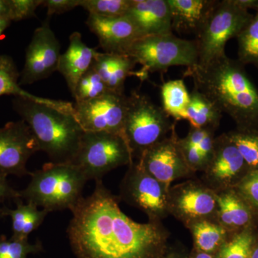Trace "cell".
<instances>
[{
	"label": "cell",
	"instance_id": "1",
	"mask_svg": "<svg viewBox=\"0 0 258 258\" xmlns=\"http://www.w3.org/2000/svg\"><path fill=\"white\" fill-rule=\"evenodd\" d=\"M102 180L72 210L70 242L79 258H164L169 232L161 222L138 223L118 206Z\"/></svg>",
	"mask_w": 258,
	"mask_h": 258
},
{
	"label": "cell",
	"instance_id": "2",
	"mask_svg": "<svg viewBox=\"0 0 258 258\" xmlns=\"http://www.w3.org/2000/svg\"><path fill=\"white\" fill-rule=\"evenodd\" d=\"M195 88L235 122L237 128L258 129V89L244 66L227 55L187 68Z\"/></svg>",
	"mask_w": 258,
	"mask_h": 258
},
{
	"label": "cell",
	"instance_id": "3",
	"mask_svg": "<svg viewBox=\"0 0 258 258\" xmlns=\"http://www.w3.org/2000/svg\"><path fill=\"white\" fill-rule=\"evenodd\" d=\"M13 103L15 111L31 129L40 151L46 153L50 162L71 164L85 132L74 113L22 97H15Z\"/></svg>",
	"mask_w": 258,
	"mask_h": 258
},
{
	"label": "cell",
	"instance_id": "4",
	"mask_svg": "<svg viewBox=\"0 0 258 258\" xmlns=\"http://www.w3.org/2000/svg\"><path fill=\"white\" fill-rule=\"evenodd\" d=\"M31 181L19 191L22 200L48 212L72 210L83 198L88 180L72 164L49 162L40 170L30 173Z\"/></svg>",
	"mask_w": 258,
	"mask_h": 258
},
{
	"label": "cell",
	"instance_id": "5",
	"mask_svg": "<svg viewBox=\"0 0 258 258\" xmlns=\"http://www.w3.org/2000/svg\"><path fill=\"white\" fill-rule=\"evenodd\" d=\"M125 55L142 64L137 78L144 81L149 73L165 72L173 66L193 67L198 64V49L195 40L179 38L173 32L139 38Z\"/></svg>",
	"mask_w": 258,
	"mask_h": 258
},
{
	"label": "cell",
	"instance_id": "6",
	"mask_svg": "<svg viewBox=\"0 0 258 258\" xmlns=\"http://www.w3.org/2000/svg\"><path fill=\"white\" fill-rule=\"evenodd\" d=\"M162 107L137 91L127 96L123 136L133 155H138L167 137L175 126Z\"/></svg>",
	"mask_w": 258,
	"mask_h": 258
},
{
	"label": "cell",
	"instance_id": "7",
	"mask_svg": "<svg viewBox=\"0 0 258 258\" xmlns=\"http://www.w3.org/2000/svg\"><path fill=\"white\" fill-rule=\"evenodd\" d=\"M134 155L122 136L106 132H85L79 150L71 164L86 179L102 180L108 172L130 165Z\"/></svg>",
	"mask_w": 258,
	"mask_h": 258
},
{
	"label": "cell",
	"instance_id": "8",
	"mask_svg": "<svg viewBox=\"0 0 258 258\" xmlns=\"http://www.w3.org/2000/svg\"><path fill=\"white\" fill-rule=\"evenodd\" d=\"M233 0H219L202 31L196 36L199 64H206L225 55L227 42L238 36L253 18Z\"/></svg>",
	"mask_w": 258,
	"mask_h": 258
},
{
	"label": "cell",
	"instance_id": "9",
	"mask_svg": "<svg viewBox=\"0 0 258 258\" xmlns=\"http://www.w3.org/2000/svg\"><path fill=\"white\" fill-rule=\"evenodd\" d=\"M169 190L137 161L128 166L120 183L118 198L144 212L149 221L161 222L169 215Z\"/></svg>",
	"mask_w": 258,
	"mask_h": 258
},
{
	"label": "cell",
	"instance_id": "10",
	"mask_svg": "<svg viewBox=\"0 0 258 258\" xmlns=\"http://www.w3.org/2000/svg\"><path fill=\"white\" fill-rule=\"evenodd\" d=\"M168 204L169 215L186 227L202 220L217 221V192L203 181L190 179L171 186Z\"/></svg>",
	"mask_w": 258,
	"mask_h": 258
},
{
	"label": "cell",
	"instance_id": "11",
	"mask_svg": "<svg viewBox=\"0 0 258 258\" xmlns=\"http://www.w3.org/2000/svg\"><path fill=\"white\" fill-rule=\"evenodd\" d=\"M126 103L125 94L108 91L94 99L75 103L74 115L84 132H106L124 138Z\"/></svg>",
	"mask_w": 258,
	"mask_h": 258
},
{
	"label": "cell",
	"instance_id": "12",
	"mask_svg": "<svg viewBox=\"0 0 258 258\" xmlns=\"http://www.w3.org/2000/svg\"><path fill=\"white\" fill-rule=\"evenodd\" d=\"M39 151L31 129L23 120L8 122L0 128V176L30 175L27 162Z\"/></svg>",
	"mask_w": 258,
	"mask_h": 258
},
{
	"label": "cell",
	"instance_id": "13",
	"mask_svg": "<svg viewBox=\"0 0 258 258\" xmlns=\"http://www.w3.org/2000/svg\"><path fill=\"white\" fill-rule=\"evenodd\" d=\"M249 171L243 158L227 134L215 139L211 159L203 171V181L216 192L235 188Z\"/></svg>",
	"mask_w": 258,
	"mask_h": 258
},
{
	"label": "cell",
	"instance_id": "14",
	"mask_svg": "<svg viewBox=\"0 0 258 258\" xmlns=\"http://www.w3.org/2000/svg\"><path fill=\"white\" fill-rule=\"evenodd\" d=\"M49 19L34 32L25 55L19 84L30 85L47 79L58 69L60 42L50 28Z\"/></svg>",
	"mask_w": 258,
	"mask_h": 258
},
{
	"label": "cell",
	"instance_id": "15",
	"mask_svg": "<svg viewBox=\"0 0 258 258\" xmlns=\"http://www.w3.org/2000/svg\"><path fill=\"white\" fill-rule=\"evenodd\" d=\"M179 138L175 125L169 137L148 149L139 157V164L144 169L169 189L175 180L195 174L181 154L178 144Z\"/></svg>",
	"mask_w": 258,
	"mask_h": 258
},
{
	"label": "cell",
	"instance_id": "16",
	"mask_svg": "<svg viewBox=\"0 0 258 258\" xmlns=\"http://www.w3.org/2000/svg\"><path fill=\"white\" fill-rule=\"evenodd\" d=\"M86 23L98 37L100 45L107 53L125 55L132 44L142 38L127 16L108 18L89 15Z\"/></svg>",
	"mask_w": 258,
	"mask_h": 258
},
{
	"label": "cell",
	"instance_id": "17",
	"mask_svg": "<svg viewBox=\"0 0 258 258\" xmlns=\"http://www.w3.org/2000/svg\"><path fill=\"white\" fill-rule=\"evenodd\" d=\"M125 16L133 22L142 37L172 32L167 0H132Z\"/></svg>",
	"mask_w": 258,
	"mask_h": 258
},
{
	"label": "cell",
	"instance_id": "18",
	"mask_svg": "<svg viewBox=\"0 0 258 258\" xmlns=\"http://www.w3.org/2000/svg\"><path fill=\"white\" fill-rule=\"evenodd\" d=\"M217 222L231 235L252 226H257L258 212L235 188L217 192Z\"/></svg>",
	"mask_w": 258,
	"mask_h": 258
},
{
	"label": "cell",
	"instance_id": "19",
	"mask_svg": "<svg viewBox=\"0 0 258 258\" xmlns=\"http://www.w3.org/2000/svg\"><path fill=\"white\" fill-rule=\"evenodd\" d=\"M219 0H167L172 30L198 35L213 13Z\"/></svg>",
	"mask_w": 258,
	"mask_h": 258
},
{
	"label": "cell",
	"instance_id": "20",
	"mask_svg": "<svg viewBox=\"0 0 258 258\" xmlns=\"http://www.w3.org/2000/svg\"><path fill=\"white\" fill-rule=\"evenodd\" d=\"M96 52L84 43L80 32L71 34L69 47L61 54L57 71L63 76L72 94L79 80L92 66Z\"/></svg>",
	"mask_w": 258,
	"mask_h": 258
},
{
	"label": "cell",
	"instance_id": "21",
	"mask_svg": "<svg viewBox=\"0 0 258 258\" xmlns=\"http://www.w3.org/2000/svg\"><path fill=\"white\" fill-rule=\"evenodd\" d=\"M136 64L135 61L128 55L96 51L92 67L110 91L124 94L125 80L129 76H138V73L133 71Z\"/></svg>",
	"mask_w": 258,
	"mask_h": 258
},
{
	"label": "cell",
	"instance_id": "22",
	"mask_svg": "<svg viewBox=\"0 0 258 258\" xmlns=\"http://www.w3.org/2000/svg\"><path fill=\"white\" fill-rule=\"evenodd\" d=\"M20 76L13 58L8 55H0V96L13 95L15 97L28 98L62 111L74 113V105L69 102L44 98L24 91L18 83Z\"/></svg>",
	"mask_w": 258,
	"mask_h": 258
},
{
	"label": "cell",
	"instance_id": "23",
	"mask_svg": "<svg viewBox=\"0 0 258 258\" xmlns=\"http://www.w3.org/2000/svg\"><path fill=\"white\" fill-rule=\"evenodd\" d=\"M15 202L17 204L15 210L6 209V216L12 218L13 234L11 238L28 240L29 235L42 225L49 212L42 209L39 210L33 204H24L21 198L16 199Z\"/></svg>",
	"mask_w": 258,
	"mask_h": 258
},
{
	"label": "cell",
	"instance_id": "24",
	"mask_svg": "<svg viewBox=\"0 0 258 258\" xmlns=\"http://www.w3.org/2000/svg\"><path fill=\"white\" fill-rule=\"evenodd\" d=\"M195 249L215 255L231 235L216 220H205L188 226Z\"/></svg>",
	"mask_w": 258,
	"mask_h": 258
},
{
	"label": "cell",
	"instance_id": "25",
	"mask_svg": "<svg viewBox=\"0 0 258 258\" xmlns=\"http://www.w3.org/2000/svg\"><path fill=\"white\" fill-rule=\"evenodd\" d=\"M222 117V111L205 95L194 88L190 93V103L186 120L191 127L216 131Z\"/></svg>",
	"mask_w": 258,
	"mask_h": 258
},
{
	"label": "cell",
	"instance_id": "26",
	"mask_svg": "<svg viewBox=\"0 0 258 258\" xmlns=\"http://www.w3.org/2000/svg\"><path fill=\"white\" fill-rule=\"evenodd\" d=\"M162 108L175 121L186 120L190 103V93L182 79L164 83L161 87Z\"/></svg>",
	"mask_w": 258,
	"mask_h": 258
},
{
	"label": "cell",
	"instance_id": "27",
	"mask_svg": "<svg viewBox=\"0 0 258 258\" xmlns=\"http://www.w3.org/2000/svg\"><path fill=\"white\" fill-rule=\"evenodd\" d=\"M227 134L238 149L249 171H258V129L236 128Z\"/></svg>",
	"mask_w": 258,
	"mask_h": 258
},
{
	"label": "cell",
	"instance_id": "28",
	"mask_svg": "<svg viewBox=\"0 0 258 258\" xmlns=\"http://www.w3.org/2000/svg\"><path fill=\"white\" fill-rule=\"evenodd\" d=\"M257 226H252L231 236L215 258H247L257 240Z\"/></svg>",
	"mask_w": 258,
	"mask_h": 258
},
{
	"label": "cell",
	"instance_id": "29",
	"mask_svg": "<svg viewBox=\"0 0 258 258\" xmlns=\"http://www.w3.org/2000/svg\"><path fill=\"white\" fill-rule=\"evenodd\" d=\"M238 43V60L241 63L253 64L258 69V12L236 37Z\"/></svg>",
	"mask_w": 258,
	"mask_h": 258
},
{
	"label": "cell",
	"instance_id": "30",
	"mask_svg": "<svg viewBox=\"0 0 258 258\" xmlns=\"http://www.w3.org/2000/svg\"><path fill=\"white\" fill-rule=\"evenodd\" d=\"M108 91H110L101 76L91 66V69L79 80L73 93V96L76 100V103H78L94 99L103 96Z\"/></svg>",
	"mask_w": 258,
	"mask_h": 258
},
{
	"label": "cell",
	"instance_id": "31",
	"mask_svg": "<svg viewBox=\"0 0 258 258\" xmlns=\"http://www.w3.org/2000/svg\"><path fill=\"white\" fill-rule=\"evenodd\" d=\"M132 0H81L80 7L89 15L101 18H120L125 16Z\"/></svg>",
	"mask_w": 258,
	"mask_h": 258
},
{
	"label": "cell",
	"instance_id": "32",
	"mask_svg": "<svg viewBox=\"0 0 258 258\" xmlns=\"http://www.w3.org/2000/svg\"><path fill=\"white\" fill-rule=\"evenodd\" d=\"M42 244L29 243L28 240H8L5 235L0 237V258H27L28 254L41 250Z\"/></svg>",
	"mask_w": 258,
	"mask_h": 258
},
{
	"label": "cell",
	"instance_id": "33",
	"mask_svg": "<svg viewBox=\"0 0 258 258\" xmlns=\"http://www.w3.org/2000/svg\"><path fill=\"white\" fill-rule=\"evenodd\" d=\"M235 189L258 212V171H249Z\"/></svg>",
	"mask_w": 258,
	"mask_h": 258
},
{
	"label": "cell",
	"instance_id": "34",
	"mask_svg": "<svg viewBox=\"0 0 258 258\" xmlns=\"http://www.w3.org/2000/svg\"><path fill=\"white\" fill-rule=\"evenodd\" d=\"M178 144L185 162L192 172L204 171L208 165V161L205 160L198 148L186 142L184 139L179 138Z\"/></svg>",
	"mask_w": 258,
	"mask_h": 258
},
{
	"label": "cell",
	"instance_id": "35",
	"mask_svg": "<svg viewBox=\"0 0 258 258\" xmlns=\"http://www.w3.org/2000/svg\"><path fill=\"white\" fill-rule=\"evenodd\" d=\"M81 0H44L43 5L47 9V18L54 15L63 14L80 7Z\"/></svg>",
	"mask_w": 258,
	"mask_h": 258
},
{
	"label": "cell",
	"instance_id": "36",
	"mask_svg": "<svg viewBox=\"0 0 258 258\" xmlns=\"http://www.w3.org/2000/svg\"><path fill=\"white\" fill-rule=\"evenodd\" d=\"M20 198L19 195V191H15L11 187L7 181V177L0 176V204L3 203L7 199L16 200ZM7 207L0 208V218L6 217Z\"/></svg>",
	"mask_w": 258,
	"mask_h": 258
},
{
	"label": "cell",
	"instance_id": "37",
	"mask_svg": "<svg viewBox=\"0 0 258 258\" xmlns=\"http://www.w3.org/2000/svg\"><path fill=\"white\" fill-rule=\"evenodd\" d=\"M215 132L213 131L209 132L206 137L198 146L199 151L205 158V160L208 161V164L209 161L211 159L214 149H215Z\"/></svg>",
	"mask_w": 258,
	"mask_h": 258
},
{
	"label": "cell",
	"instance_id": "38",
	"mask_svg": "<svg viewBox=\"0 0 258 258\" xmlns=\"http://www.w3.org/2000/svg\"><path fill=\"white\" fill-rule=\"evenodd\" d=\"M211 129L198 128L191 127L186 137L184 138L186 142L198 147L200 142L206 137L209 132H211ZM215 132V131H213Z\"/></svg>",
	"mask_w": 258,
	"mask_h": 258
},
{
	"label": "cell",
	"instance_id": "39",
	"mask_svg": "<svg viewBox=\"0 0 258 258\" xmlns=\"http://www.w3.org/2000/svg\"><path fill=\"white\" fill-rule=\"evenodd\" d=\"M13 13V0H0V17L8 18L12 22Z\"/></svg>",
	"mask_w": 258,
	"mask_h": 258
},
{
	"label": "cell",
	"instance_id": "40",
	"mask_svg": "<svg viewBox=\"0 0 258 258\" xmlns=\"http://www.w3.org/2000/svg\"><path fill=\"white\" fill-rule=\"evenodd\" d=\"M234 3L239 8L248 11L254 10L258 12V0H233Z\"/></svg>",
	"mask_w": 258,
	"mask_h": 258
},
{
	"label": "cell",
	"instance_id": "41",
	"mask_svg": "<svg viewBox=\"0 0 258 258\" xmlns=\"http://www.w3.org/2000/svg\"><path fill=\"white\" fill-rule=\"evenodd\" d=\"M10 23H11V21L8 20V18L0 17V37H1L5 30L9 27Z\"/></svg>",
	"mask_w": 258,
	"mask_h": 258
},
{
	"label": "cell",
	"instance_id": "42",
	"mask_svg": "<svg viewBox=\"0 0 258 258\" xmlns=\"http://www.w3.org/2000/svg\"><path fill=\"white\" fill-rule=\"evenodd\" d=\"M189 258H215V255L194 249Z\"/></svg>",
	"mask_w": 258,
	"mask_h": 258
},
{
	"label": "cell",
	"instance_id": "43",
	"mask_svg": "<svg viewBox=\"0 0 258 258\" xmlns=\"http://www.w3.org/2000/svg\"><path fill=\"white\" fill-rule=\"evenodd\" d=\"M247 258H258V236Z\"/></svg>",
	"mask_w": 258,
	"mask_h": 258
},
{
	"label": "cell",
	"instance_id": "44",
	"mask_svg": "<svg viewBox=\"0 0 258 258\" xmlns=\"http://www.w3.org/2000/svg\"><path fill=\"white\" fill-rule=\"evenodd\" d=\"M164 258H184V256L176 252H171L166 254Z\"/></svg>",
	"mask_w": 258,
	"mask_h": 258
}]
</instances>
